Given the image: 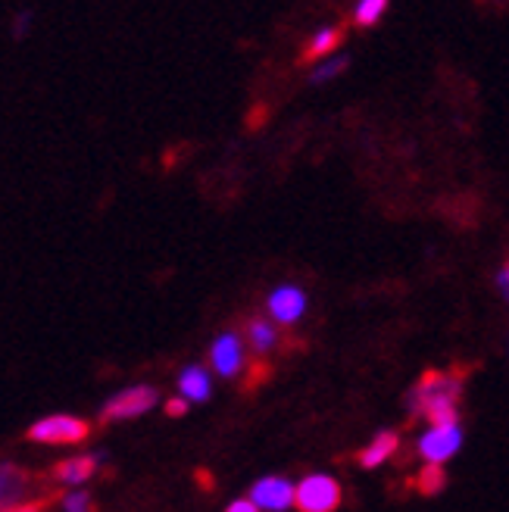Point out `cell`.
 I'll use <instances>...</instances> for the list:
<instances>
[{
	"instance_id": "obj_20",
	"label": "cell",
	"mask_w": 509,
	"mask_h": 512,
	"mask_svg": "<svg viewBox=\"0 0 509 512\" xmlns=\"http://www.w3.org/2000/svg\"><path fill=\"white\" fill-rule=\"evenodd\" d=\"M166 413H169V416H185V413H188V400H185V397L169 400V403H166Z\"/></svg>"
},
{
	"instance_id": "obj_9",
	"label": "cell",
	"mask_w": 509,
	"mask_h": 512,
	"mask_svg": "<svg viewBox=\"0 0 509 512\" xmlns=\"http://www.w3.org/2000/svg\"><path fill=\"white\" fill-rule=\"evenodd\" d=\"M29 491V478L25 472H19L13 463H0V512L25 506L22 497Z\"/></svg>"
},
{
	"instance_id": "obj_15",
	"label": "cell",
	"mask_w": 509,
	"mask_h": 512,
	"mask_svg": "<svg viewBox=\"0 0 509 512\" xmlns=\"http://www.w3.org/2000/svg\"><path fill=\"white\" fill-rule=\"evenodd\" d=\"M385 10H388L385 0H360V4H356L353 19H356V25H360V29H369V25H375L381 16H385Z\"/></svg>"
},
{
	"instance_id": "obj_8",
	"label": "cell",
	"mask_w": 509,
	"mask_h": 512,
	"mask_svg": "<svg viewBox=\"0 0 509 512\" xmlns=\"http://www.w3.org/2000/svg\"><path fill=\"white\" fill-rule=\"evenodd\" d=\"M210 366L222 378H235L244 366V341L235 331H222V335L210 344Z\"/></svg>"
},
{
	"instance_id": "obj_22",
	"label": "cell",
	"mask_w": 509,
	"mask_h": 512,
	"mask_svg": "<svg viewBox=\"0 0 509 512\" xmlns=\"http://www.w3.org/2000/svg\"><path fill=\"white\" fill-rule=\"evenodd\" d=\"M41 506L38 503H25V506H16V509H7V512H38Z\"/></svg>"
},
{
	"instance_id": "obj_2",
	"label": "cell",
	"mask_w": 509,
	"mask_h": 512,
	"mask_svg": "<svg viewBox=\"0 0 509 512\" xmlns=\"http://www.w3.org/2000/svg\"><path fill=\"white\" fill-rule=\"evenodd\" d=\"M160 394L150 388V384H132V388H125L119 394H113L104 409H100V416L104 422H125V419H138L144 413L157 406Z\"/></svg>"
},
{
	"instance_id": "obj_5",
	"label": "cell",
	"mask_w": 509,
	"mask_h": 512,
	"mask_svg": "<svg viewBox=\"0 0 509 512\" xmlns=\"http://www.w3.org/2000/svg\"><path fill=\"white\" fill-rule=\"evenodd\" d=\"M250 503L260 512H285L297 506V484L282 475H266L260 481H253Z\"/></svg>"
},
{
	"instance_id": "obj_1",
	"label": "cell",
	"mask_w": 509,
	"mask_h": 512,
	"mask_svg": "<svg viewBox=\"0 0 509 512\" xmlns=\"http://www.w3.org/2000/svg\"><path fill=\"white\" fill-rule=\"evenodd\" d=\"M463 394V381L447 372H428L413 394L406 397L413 416H425L428 425H453L456 422V400Z\"/></svg>"
},
{
	"instance_id": "obj_19",
	"label": "cell",
	"mask_w": 509,
	"mask_h": 512,
	"mask_svg": "<svg viewBox=\"0 0 509 512\" xmlns=\"http://www.w3.org/2000/svg\"><path fill=\"white\" fill-rule=\"evenodd\" d=\"M497 291H500V297L509 303V260L497 269Z\"/></svg>"
},
{
	"instance_id": "obj_7",
	"label": "cell",
	"mask_w": 509,
	"mask_h": 512,
	"mask_svg": "<svg viewBox=\"0 0 509 512\" xmlns=\"http://www.w3.org/2000/svg\"><path fill=\"white\" fill-rule=\"evenodd\" d=\"M266 310L278 325H297L303 313H307V294L297 285H278L266 297Z\"/></svg>"
},
{
	"instance_id": "obj_10",
	"label": "cell",
	"mask_w": 509,
	"mask_h": 512,
	"mask_svg": "<svg viewBox=\"0 0 509 512\" xmlns=\"http://www.w3.org/2000/svg\"><path fill=\"white\" fill-rule=\"evenodd\" d=\"M178 394H182L188 403H203L210 400L213 394V381H210V372L203 366H185L182 372H178Z\"/></svg>"
},
{
	"instance_id": "obj_3",
	"label": "cell",
	"mask_w": 509,
	"mask_h": 512,
	"mask_svg": "<svg viewBox=\"0 0 509 512\" xmlns=\"http://www.w3.org/2000/svg\"><path fill=\"white\" fill-rule=\"evenodd\" d=\"M341 503V484L338 478L313 472L297 484V509L300 512H335Z\"/></svg>"
},
{
	"instance_id": "obj_18",
	"label": "cell",
	"mask_w": 509,
	"mask_h": 512,
	"mask_svg": "<svg viewBox=\"0 0 509 512\" xmlns=\"http://www.w3.org/2000/svg\"><path fill=\"white\" fill-rule=\"evenodd\" d=\"M63 509L66 512H91V494L88 491H69L66 497H63Z\"/></svg>"
},
{
	"instance_id": "obj_13",
	"label": "cell",
	"mask_w": 509,
	"mask_h": 512,
	"mask_svg": "<svg viewBox=\"0 0 509 512\" xmlns=\"http://www.w3.org/2000/svg\"><path fill=\"white\" fill-rule=\"evenodd\" d=\"M247 341H250V347L257 350V353H272L275 344H278V331L266 319H253L247 325Z\"/></svg>"
},
{
	"instance_id": "obj_6",
	"label": "cell",
	"mask_w": 509,
	"mask_h": 512,
	"mask_svg": "<svg viewBox=\"0 0 509 512\" xmlns=\"http://www.w3.org/2000/svg\"><path fill=\"white\" fill-rule=\"evenodd\" d=\"M85 434H88V422L66 416V413L38 419L29 428V438L38 444H79V441H85Z\"/></svg>"
},
{
	"instance_id": "obj_14",
	"label": "cell",
	"mask_w": 509,
	"mask_h": 512,
	"mask_svg": "<svg viewBox=\"0 0 509 512\" xmlns=\"http://www.w3.org/2000/svg\"><path fill=\"white\" fill-rule=\"evenodd\" d=\"M338 38H341V35H338L335 25H322V29L313 35L307 54H310V57H325V54H332V50L338 47Z\"/></svg>"
},
{
	"instance_id": "obj_11",
	"label": "cell",
	"mask_w": 509,
	"mask_h": 512,
	"mask_svg": "<svg viewBox=\"0 0 509 512\" xmlns=\"http://www.w3.org/2000/svg\"><path fill=\"white\" fill-rule=\"evenodd\" d=\"M397 444H400V438L394 431H378L375 438L369 441V447L360 453V466L363 469H378L381 463H388V459L397 453Z\"/></svg>"
},
{
	"instance_id": "obj_12",
	"label": "cell",
	"mask_w": 509,
	"mask_h": 512,
	"mask_svg": "<svg viewBox=\"0 0 509 512\" xmlns=\"http://www.w3.org/2000/svg\"><path fill=\"white\" fill-rule=\"evenodd\" d=\"M100 459H104V453L72 456V459H66V463H60V466H57V478H60L63 484H85V481L97 472Z\"/></svg>"
},
{
	"instance_id": "obj_4",
	"label": "cell",
	"mask_w": 509,
	"mask_h": 512,
	"mask_svg": "<svg viewBox=\"0 0 509 512\" xmlns=\"http://www.w3.org/2000/svg\"><path fill=\"white\" fill-rule=\"evenodd\" d=\"M463 447V428L460 422L453 425H428L419 434V456L425 459V466H444L453 453H460Z\"/></svg>"
},
{
	"instance_id": "obj_21",
	"label": "cell",
	"mask_w": 509,
	"mask_h": 512,
	"mask_svg": "<svg viewBox=\"0 0 509 512\" xmlns=\"http://www.w3.org/2000/svg\"><path fill=\"white\" fill-rule=\"evenodd\" d=\"M225 512H260L257 506L250 503V497L247 500H235V503H228V509Z\"/></svg>"
},
{
	"instance_id": "obj_16",
	"label": "cell",
	"mask_w": 509,
	"mask_h": 512,
	"mask_svg": "<svg viewBox=\"0 0 509 512\" xmlns=\"http://www.w3.org/2000/svg\"><path fill=\"white\" fill-rule=\"evenodd\" d=\"M347 69V57H335V60H325V63H319L313 72H310V82L313 85H325V82H332V79H338V75Z\"/></svg>"
},
{
	"instance_id": "obj_17",
	"label": "cell",
	"mask_w": 509,
	"mask_h": 512,
	"mask_svg": "<svg viewBox=\"0 0 509 512\" xmlns=\"http://www.w3.org/2000/svg\"><path fill=\"white\" fill-rule=\"evenodd\" d=\"M447 484V475H444V466H425L419 472V488L425 494H441Z\"/></svg>"
}]
</instances>
